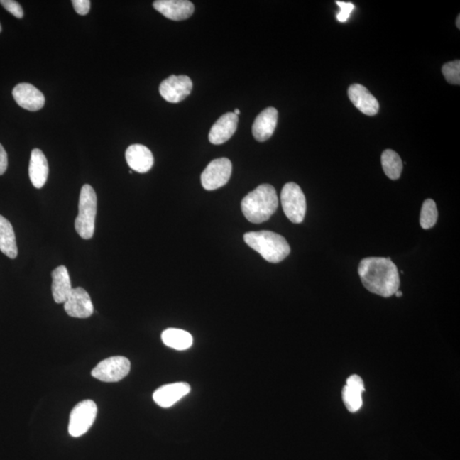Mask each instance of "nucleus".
<instances>
[{
  "label": "nucleus",
  "mask_w": 460,
  "mask_h": 460,
  "mask_svg": "<svg viewBox=\"0 0 460 460\" xmlns=\"http://www.w3.org/2000/svg\"><path fill=\"white\" fill-rule=\"evenodd\" d=\"M0 4H1V6L6 9L7 11L16 17V18H23L24 12L23 7L20 6L18 2L14 1V0H0Z\"/></svg>",
  "instance_id": "a878e982"
},
{
  "label": "nucleus",
  "mask_w": 460,
  "mask_h": 460,
  "mask_svg": "<svg viewBox=\"0 0 460 460\" xmlns=\"http://www.w3.org/2000/svg\"><path fill=\"white\" fill-rule=\"evenodd\" d=\"M456 25H457L458 28H460V16H458L457 21H456Z\"/></svg>",
  "instance_id": "2f4dec72"
},
{
  "label": "nucleus",
  "mask_w": 460,
  "mask_h": 460,
  "mask_svg": "<svg viewBox=\"0 0 460 460\" xmlns=\"http://www.w3.org/2000/svg\"><path fill=\"white\" fill-rule=\"evenodd\" d=\"M29 178L36 189H41L46 183L49 175V165L45 153L34 148L29 163Z\"/></svg>",
  "instance_id": "a211bd4d"
},
{
  "label": "nucleus",
  "mask_w": 460,
  "mask_h": 460,
  "mask_svg": "<svg viewBox=\"0 0 460 460\" xmlns=\"http://www.w3.org/2000/svg\"><path fill=\"white\" fill-rule=\"evenodd\" d=\"M278 121V111L276 109L267 108L262 111L256 118L253 125V135L258 142H265L274 134Z\"/></svg>",
  "instance_id": "dca6fc26"
},
{
  "label": "nucleus",
  "mask_w": 460,
  "mask_h": 460,
  "mask_svg": "<svg viewBox=\"0 0 460 460\" xmlns=\"http://www.w3.org/2000/svg\"><path fill=\"white\" fill-rule=\"evenodd\" d=\"M193 83L190 77L186 75H170L162 81L160 85V93L165 101L177 104L190 95Z\"/></svg>",
  "instance_id": "1a4fd4ad"
},
{
  "label": "nucleus",
  "mask_w": 460,
  "mask_h": 460,
  "mask_svg": "<svg viewBox=\"0 0 460 460\" xmlns=\"http://www.w3.org/2000/svg\"><path fill=\"white\" fill-rule=\"evenodd\" d=\"M53 294L57 304H64L72 292L70 274L65 266L55 268L53 271Z\"/></svg>",
  "instance_id": "6ab92c4d"
},
{
  "label": "nucleus",
  "mask_w": 460,
  "mask_h": 460,
  "mask_svg": "<svg viewBox=\"0 0 460 460\" xmlns=\"http://www.w3.org/2000/svg\"><path fill=\"white\" fill-rule=\"evenodd\" d=\"M12 95L17 104L26 110L31 111V112L41 109L45 104V96L31 84L21 83L17 84L13 89Z\"/></svg>",
  "instance_id": "9b49d317"
},
{
  "label": "nucleus",
  "mask_w": 460,
  "mask_h": 460,
  "mask_svg": "<svg viewBox=\"0 0 460 460\" xmlns=\"http://www.w3.org/2000/svg\"><path fill=\"white\" fill-rule=\"evenodd\" d=\"M0 251L11 259L16 258L18 255L14 229L10 221L1 215H0Z\"/></svg>",
  "instance_id": "aec40b11"
},
{
  "label": "nucleus",
  "mask_w": 460,
  "mask_h": 460,
  "mask_svg": "<svg viewBox=\"0 0 460 460\" xmlns=\"http://www.w3.org/2000/svg\"><path fill=\"white\" fill-rule=\"evenodd\" d=\"M153 8L170 20L182 21L193 15L195 6L187 0H157Z\"/></svg>",
  "instance_id": "f8f14e48"
},
{
  "label": "nucleus",
  "mask_w": 460,
  "mask_h": 460,
  "mask_svg": "<svg viewBox=\"0 0 460 460\" xmlns=\"http://www.w3.org/2000/svg\"><path fill=\"white\" fill-rule=\"evenodd\" d=\"M343 400L348 411L356 412L362 407V393L346 385L343 389Z\"/></svg>",
  "instance_id": "b1692460"
},
{
  "label": "nucleus",
  "mask_w": 460,
  "mask_h": 460,
  "mask_svg": "<svg viewBox=\"0 0 460 460\" xmlns=\"http://www.w3.org/2000/svg\"><path fill=\"white\" fill-rule=\"evenodd\" d=\"M381 163L386 176L391 180H398L403 169L402 160L398 153L391 149H386L382 153Z\"/></svg>",
  "instance_id": "4be33fe9"
},
{
  "label": "nucleus",
  "mask_w": 460,
  "mask_h": 460,
  "mask_svg": "<svg viewBox=\"0 0 460 460\" xmlns=\"http://www.w3.org/2000/svg\"><path fill=\"white\" fill-rule=\"evenodd\" d=\"M97 198L91 185H85L80 191L79 214L75 219V230L81 238L89 240L95 231Z\"/></svg>",
  "instance_id": "20e7f679"
},
{
  "label": "nucleus",
  "mask_w": 460,
  "mask_h": 460,
  "mask_svg": "<svg viewBox=\"0 0 460 460\" xmlns=\"http://www.w3.org/2000/svg\"><path fill=\"white\" fill-rule=\"evenodd\" d=\"M126 159L131 170L139 173L148 172L155 162L150 149L141 144H133L128 147Z\"/></svg>",
  "instance_id": "f3484780"
},
{
  "label": "nucleus",
  "mask_w": 460,
  "mask_h": 460,
  "mask_svg": "<svg viewBox=\"0 0 460 460\" xmlns=\"http://www.w3.org/2000/svg\"><path fill=\"white\" fill-rule=\"evenodd\" d=\"M1 31H2V27H1V24H0V33H1Z\"/></svg>",
  "instance_id": "72a5a7b5"
},
{
  "label": "nucleus",
  "mask_w": 460,
  "mask_h": 460,
  "mask_svg": "<svg viewBox=\"0 0 460 460\" xmlns=\"http://www.w3.org/2000/svg\"><path fill=\"white\" fill-rule=\"evenodd\" d=\"M358 273L364 287L377 295L390 297L399 290L398 267L390 258H364L360 263Z\"/></svg>",
  "instance_id": "f257e3e1"
},
{
  "label": "nucleus",
  "mask_w": 460,
  "mask_h": 460,
  "mask_svg": "<svg viewBox=\"0 0 460 460\" xmlns=\"http://www.w3.org/2000/svg\"><path fill=\"white\" fill-rule=\"evenodd\" d=\"M395 294V296L398 297H402V292H400V291H399V290H398V291L396 292Z\"/></svg>",
  "instance_id": "7c9ffc66"
},
{
  "label": "nucleus",
  "mask_w": 460,
  "mask_h": 460,
  "mask_svg": "<svg viewBox=\"0 0 460 460\" xmlns=\"http://www.w3.org/2000/svg\"><path fill=\"white\" fill-rule=\"evenodd\" d=\"M239 118L233 112L226 113L217 119L209 132V140L212 144L220 145L227 142L236 133Z\"/></svg>",
  "instance_id": "2eb2a0df"
},
{
  "label": "nucleus",
  "mask_w": 460,
  "mask_h": 460,
  "mask_svg": "<svg viewBox=\"0 0 460 460\" xmlns=\"http://www.w3.org/2000/svg\"><path fill=\"white\" fill-rule=\"evenodd\" d=\"M348 95L354 106L361 113L373 116L379 110V104L376 98L363 85L351 84L349 88Z\"/></svg>",
  "instance_id": "4468645a"
},
{
  "label": "nucleus",
  "mask_w": 460,
  "mask_h": 460,
  "mask_svg": "<svg viewBox=\"0 0 460 460\" xmlns=\"http://www.w3.org/2000/svg\"><path fill=\"white\" fill-rule=\"evenodd\" d=\"M190 390V385L187 383H170L157 389L153 395V399L160 407L168 408L185 398Z\"/></svg>",
  "instance_id": "ddd939ff"
},
{
  "label": "nucleus",
  "mask_w": 460,
  "mask_h": 460,
  "mask_svg": "<svg viewBox=\"0 0 460 460\" xmlns=\"http://www.w3.org/2000/svg\"><path fill=\"white\" fill-rule=\"evenodd\" d=\"M64 310L70 317L80 319L88 318L94 312L91 297L82 288L72 289L70 297L64 302Z\"/></svg>",
  "instance_id": "9d476101"
},
{
  "label": "nucleus",
  "mask_w": 460,
  "mask_h": 460,
  "mask_svg": "<svg viewBox=\"0 0 460 460\" xmlns=\"http://www.w3.org/2000/svg\"><path fill=\"white\" fill-rule=\"evenodd\" d=\"M244 241L266 261L273 263L283 261L291 251L287 240L283 236L266 230L246 233L244 234Z\"/></svg>",
  "instance_id": "7ed1b4c3"
},
{
  "label": "nucleus",
  "mask_w": 460,
  "mask_h": 460,
  "mask_svg": "<svg viewBox=\"0 0 460 460\" xmlns=\"http://www.w3.org/2000/svg\"><path fill=\"white\" fill-rule=\"evenodd\" d=\"M72 6L80 16L87 15L91 8V1L89 0H72Z\"/></svg>",
  "instance_id": "cd10ccee"
},
{
  "label": "nucleus",
  "mask_w": 460,
  "mask_h": 460,
  "mask_svg": "<svg viewBox=\"0 0 460 460\" xmlns=\"http://www.w3.org/2000/svg\"><path fill=\"white\" fill-rule=\"evenodd\" d=\"M234 114H236L237 116H238V115L241 114V111L239 110L238 109H234Z\"/></svg>",
  "instance_id": "473e14b6"
},
{
  "label": "nucleus",
  "mask_w": 460,
  "mask_h": 460,
  "mask_svg": "<svg viewBox=\"0 0 460 460\" xmlns=\"http://www.w3.org/2000/svg\"><path fill=\"white\" fill-rule=\"evenodd\" d=\"M8 166V157L6 149L0 143V176L6 172Z\"/></svg>",
  "instance_id": "c756f323"
},
{
  "label": "nucleus",
  "mask_w": 460,
  "mask_h": 460,
  "mask_svg": "<svg viewBox=\"0 0 460 460\" xmlns=\"http://www.w3.org/2000/svg\"><path fill=\"white\" fill-rule=\"evenodd\" d=\"M438 212L437 204L433 199H426L422 206L420 213V226L424 229H429L437 224Z\"/></svg>",
  "instance_id": "5701e85b"
},
{
  "label": "nucleus",
  "mask_w": 460,
  "mask_h": 460,
  "mask_svg": "<svg viewBox=\"0 0 460 460\" xmlns=\"http://www.w3.org/2000/svg\"><path fill=\"white\" fill-rule=\"evenodd\" d=\"M97 415V404L92 400H84L72 408L68 424L70 436L80 437L87 433L94 424Z\"/></svg>",
  "instance_id": "423d86ee"
},
{
  "label": "nucleus",
  "mask_w": 460,
  "mask_h": 460,
  "mask_svg": "<svg viewBox=\"0 0 460 460\" xmlns=\"http://www.w3.org/2000/svg\"><path fill=\"white\" fill-rule=\"evenodd\" d=\"M278 204L275 187L270 185H261L242 199L241 210L251 223L262 224L270 219Z\"/></svg>",
  "instance_id": "f03ea898"
},
{
  "label": "nucleus",
  "mask_w": 460,
  "mask_h": 460,
  "mask_svg": "<svg viewBox=\"0 0 460 460\" xmlns=\"http://www.w3.org/2000/svg\"><path fill=\"white\" fill-rule=\"evenodd\" d=\"M336 4L340 7V11L338 15H336V18L341 23H345L349 19L351 13L355 9V6L352 3L349 2H343V1H336Z\"/></svg>",
  "instance_id": "bb28decb"
},
{
  "label": "nucleus",
  "mask_w": 460,
  "mask_h": 460,
  "mask_svg": "<svg viewBox=\"0 0 460 460\" xmlns=\"http://www.w3.org/2000/svg\"><path fill=\"white\" fill-rule=\"evenodd\" d=\"M442 74L447 82L453 84H460V61L447 62L442 67Z\"/></svg>",
  "instance_id": "393cba45"
},
{
  "label": "nucleus",
  "mask_w": 460,
  "mask_h": 460,
  "mask_svg": "<svg viewBox=\"0 0 460 460\" xmlns=\"http://www.w3.org/2000/svg\"><path fill=\"white\" fill-rule=\"evenodd\" d=\"M280 202L285 216L293 224H300L306 214V199L304 192L295 182H288L283 187Z\"/></svg>",
  "instance_id": "39448f33"
},
{
  "label": "nucleus",
  "mask_w": 460,
  "mask_h": 460,
  "mask_svg": "<svg viewBox=\"0 0 460 460\" xmlns=\"http://www.w3.org/2000/svg\"><path fill=\"white\" fill-rule=\"evenodd\" d=\"M131 362L124 356H113L102 361L92 370V375L102 382H119L130 373Z\"/></svg>",
  "instance_id": "0eeeda50"
},
{
  "label": "nucleus",
  "mask_w": 460,
  "mask_h": 460,
  "mask_svg": "<svg viewBox=\"0 0 460 460\" xmlns=\"http://www.w3.org/2000/svg\"><path fill=\"white\" fill-rule=\"evenodd\" d=\"M346 386L351 388V389L363 393L365 390L364 383L362 378L358 375H352L348 378L346 381Z\"/></svg>",
  "instance_id": "c85d7f7f"
},
{
  "label": "nucleus",
  "mask_w": 460,
  "mask_h": 460,
  "mask_svg": "<svg viewBox=\"0 0 460 460\" xmlns=\"http://www.w3.org/2000/svg\"><path fill=\"white\" fill-rule=\"evenodd\" d=\"M162 341L170 348L177 351H185L193 344V336L185 330L168 328L161 334Z\"/></svg>",
  "instance_id": "412c9836"
},
{
  "label": "nucleus",
  "mask_w": 460,
  "mask_h": 460,
  "mask_svg": "<svg viewBox=\"0 0 460 460\" xmlns=\"http://www.w3.org/2000/svg\"><path fill=\"white\" fill-rule=\"evenodd\" d=\"M232 163L227 158L212 160L202 174V185L204 190H215L227 183L231 177Z\"/></svg>",
  "instance_id": "6e6552de"
}]
</instances>
